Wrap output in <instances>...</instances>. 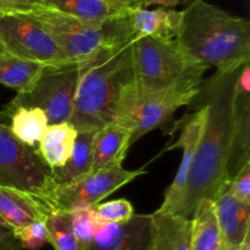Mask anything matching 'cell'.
Here are the masks:
<instances>
[{"instance_id":"obj_13","label":"cell","mask_w":250,"mask_h":250,"mask_svg":"<svg viewBox=\"0 0 250 250\" xmlns=\"http://www.w3.org/2000/svg\"><path fill=\"white\" fill-rule=\"evenodd\" d=\"M53 210L50 204L32 193L0 186V220L12 231L45 220Z\"/></svg>"},{"instance_id":"obj_31","label":"cell","mask_w":250,"mask_h":250,"mask_svg":"<svg viewBox=\"0 0 250 250\" xmlns=\"http://www.w3.org/2000/svg\"><path fill=\"white\" fill-rule=\"evenodd\" d=\"M234 90L237 94L249 95L250 93V66L249 63H246L243 67L239 70L238 75L236 77L234 82Z\"/></svg>"},{"instance_id":"obj_1","label":"cell","mask_w":250,"mask_h":250,"mask_svg":"<svg viewBox=\"0 0 250 250\" xmlns=\"http://www.w3.org/2000/svg\"><path fill=\"white\" fill-rule=\"evenodd\" d=\"M239 70L231 73L216 72L210 80L203 81L192 102L207 107V120L185 194L175 215L190 219L200 202H214L229 187V165L238 97L234 82Z\"/></svg>"},{"instance_id":"obj_22","label":"cell","mask_w":250,"mask_h":250,"mask_svg":"<svg viewBox=\"0 0 250 250\" xmlns=\"http://www.w3.org/2000/svg\"><path fill=\"white\" fill-rule=\"evenodd\" d=\"M250 161V99L249 95L238 94L234 120L233 138L229 165V181Z\"/></svg>"},{"instance_id":"obj_28","label":"cell","mask_w":250,"mask_h":250,"mask_svg":"<svg viewBox=\"0 0 250 250\" xmlns=\"http://www.w3.org/2000/svg\"><path fill=\"white\" fill-rule=\"evenodd\" d=\"M14 234L22 249L38 250L49 243L48 231H46L44 220L32 222L17 231H14Z\"/></svg>"},{"instance_id":"obj_17","label":"cell","mask_w":250,"mask_h":250,"mask_svg":"<svg viewBox=\"0 0 250 250\" xmlns=\"http://www.w3.org/2000/svg\"><path fill=\"white\" fill-rule=\"evenodd\" d=\"M128 21L134 39L141 37L173 39L180 27L181 10L136 7L128 11Z\"/></svg>"},{"instance_id":"obj_8","label":"cell","mask_w":250,"mask_h":250,"mask_svg":"<svg viewBox=\"0 0 250 250\" xmlns=\"http://www.w3.org/2000/svg\"><path fill=\"white\" fill-rule=\"evenodd\" d=\"M0 186L32 193L50 204L56 185L37 149L19 141L0 120Z\"/></svg>"},{"instance_id":"obj_30","label":"cell","mask_w":250,"mask_h":250,"mask_svg":"<svg viewBox=\"0 0 250 250\" xmlns=\"http://www.w3.org/2000/svg\"><path fill=\"white\" fill-rule=\"evenodd\" d=\"M0 250H22L14 231L0 222Z\"/></svg>"},{"instance_id":"obj_29","label":"cell","mask_w":250,"mask_h":250,"mask_svg":"<svg viewBox=\"0 0 250 250\" xmlns=\"http://www.w3.org/2000/svg\"><path fill=\"white\" fill-rule=\"evenodd\" d=\"M229 192L244 204L250 205V161L229 181Z\"/></svg>"},{"instance_id":"obj_19","label":"cell","mask_w":250,"mask_h":250,"mask_svg":"<svg viewBox=\"0 0 250 250\" xmlns=\"http://www.w3.org/2000/svg\"><path fill=\"white\" fill-rule=\"evenodd\" d=\"M190 250H226L214 202L203 200L193 212Z\"/></svg>"},{"instance_id":"obj_21","label":"cell","mask_w":250,"mask_h":250,"mask_svg":"<svg viewBox=\"0 0 250 250\" xmlns=\"http://www.w3.org/2000/svg\"><path fill=\"white\" fill-rule=\"evenodd\" d=\"M97 131H80L73 151L62 167L51 170V178L56 186H66L90 172L93 158V141Z\"/></svg>"},{"instance_id":"obj_7","label":"cell","mask_w":250,"mask_h":250,"mask_svg":"<svg viewBox=\"0 0 250 250\" xmlns=\"http://www.w3.org/2000/svg\"><path fill=\"white\" fill-rule=\"evenodd\" d=\"M93 60L45 65L34 84L27 92L16 94L0 115L20 106L39 107L45 112L49 125L68 122L80 81Z\"/></svg>"},{"instance_id":"obj_4","label":"cell","mask_w":250,"mask_h":250,"mask_svg":"<svg viewBox=\"0 0 250 250\" xmlns=\"http://www.w3.org/2000/svg\"><path fill=\"white\" fill-rule=\"evenodd\" d=\"M38 21L53 37L68 61H89L106 49L133 41L128 11L100 23H92L68 16L46 5L12 10Z\"/></svg>"},{"instance_id":"obj_24","label":"cell","mask_w":250,"mask_h":250,"mask_svg":"<svg viewBox=\"0 0 250 250\" xmlns=\"http://www.w3.org/2000/svg\"><path fill=\"white\" fill-rule=\"evenodd\" d=\"M45 5L68 16L92 23L105 22L120 15L115 14L105 0H45Z\"/></svg>"},{"instance_id":"obj_35","label":"cell","mask_w":250,"mask_h":250,"mask_svg":"<svg viewBox=\"0 0 250 250\" xmlns=\"http://www.w3.org/2000/svg\"><path fill=\"white\" fill-rule=\"evenodd\" d=\"M226 250H250V231L247 233V236L244 237L243 242L239 247H229L226 248Z\"/></svg>"},{"instance_id":"obj_5","label":"cell","mask_w":250,"mask_h":250,"mask_svg":"<svg viewBox=\"0 0 250 250\" xmlns=\"http://www.w3.org/2000/svg\"><path fill=\"white\" fill-rule=\"evenodd\" d=\"M134 82L149 89L202 84L208 68L188 56L175 38L141 37L132 42Z\"/></svg>"},{"instance_id":"obj_12","label":"cell","mask_w":250,"mask_h":250,"mask_svg":"<svg viewBox=\"0 0 250 250\" xmlns=\"http://www.w3.org/2000/svg\"><path fill=\"white\" fill-rule=\"evenodd\" d=\"M150 214H136L121 224L102 225L90 242L80 250H149Z\"/></svg>"},{"instance_id":"obj_36","label":"cell","mask_w":250,"mask_h":250,"mask_svg":"<svg viewBox=\"0 0 250 250\" xmlns=\"http://www.w3.org/2000/svg\"><path fill=\"white\" fill-rule=\"evenodd\" d=\"M5 54H11L9 51V49L6 48V45L4 44V42L0 38V55H5Z\"/></svg>"},{"instance_id":"obj_26","label":"cell","mask_w":250,"mask_h":250,"mask_svg":"<svg viewBox=\"0 0 250 250\" xmlns=\"http://www.w3.org/2000/svg\"><path fill=\"white\" fill-rule=\"evenodd\" d=\"M70 219L72 231L78 243V250L90 242L102 225L98 222L95 210L92 207L75 208L70 210Z\"/></svg>"},{"instance_id":"obj_34","label":"cell","mask_w":250,"mask_h":250,"mask_svg":"<svg viewBox=\"0 0 250 250\" xmlns=\"http://www.w3.org/2000/svg\"><path fill=\"white\" fill-rule=\"evenodd\" d=\"M106 2L115 14H121L136 7H141L139 0H106Z\"/></svg>"},{"instance_id":"obj_14","label":"cell","mask_w":250,"mask_h":250,"mask_svg":"<svg viewBox=\"0 0 250 250\" xmlns=\"http://www.w3.org/2000/svg\"><path fill=\"white\" fill-rule=\"evenodd\" d=\"M131 146L132 132L117 122H111L98 129L93 141L90 172L102 168L122 166Z\"/></svg>"},{"instance_id":"obj_38","label":"cell","mask_w":250,"mask_h":250,"mask_svg":"<svg viewBox=\"0 0 250 250\" xmlns=\"http://www.w3.org/2000/svg\"><path fill=\"white\" fill-rule=\"evenodd\" d=\"M105 1H106V0H105Z\"/></svg>"},{"instance_id":"obj_27","label":"cell","mask_w":250,"mask_h":250,"mask_svg":"<svg viewBox=\"0 0 250 250\" xmlns=\"http://www.w3.org/2000/svg\"><path fill=\"white\" fill-rule=\"evenodd\" d=\"M95 216L100 225L121 224L134 216V208L129 200L125 198L100 203L94 208Z\"/></svg>"},{"instance_id":"obj_3","label":"cell","mask_w":250,"mask_h":250,"mask_svg":"<svg viewBox=\"0 0 250 250\" xmlns=\"http://www.w3.org/2000/svg\"><path fill=\"white\" fill-rule=\"evenodd\" d=\"M132 42L102 51L83 73L68 120L77 132L98 131L114 122L121 90L134 80Z\"/></svg>"},{"instance_id":"obj_16","label":"cell","mask_w":250,"mask_h":250,"mask_svg":"<svg viewBox=\"0 0 250 250\" xmlns=\"http://www.w3.org/2000/svg\"><path fill=\"white\" fill-rule=\"evenodd\" d=\"M190 219L156 210L150 214L149 250H190Z\"/></svg>"},{"instance_id":"obj_37","label":"cell","mask_w":250,"mask_h":250,"mask_svg":"<svg viewBox=\"0 0 250 250\" xmlns=\"http://www.w3.org/2000/svg\"><path fill=\"white\" fill-rule=\"evenodd\" d=\"M0 222H1V224H4V222H2V221H1V220H0ZM4 225H5V224H4Z\"/></svg>"},{"instance_id":"obj_23","label":"cell","mask_w":250,"mask_h":250,"mask_svg":"<svg viewBox=\"0 0 250 250\" xmlns=\"http://www.w3.org/2000/svg\"><path fill=\"white\" fill-rule=\"evenodd\" d=\"M45 63L12 54L0 55V84L24 93L34 84Z\"/></svg>"},{"instance_id":"obj_32","label":"cell","mask_w":250,"mask_h":250,"mask_svg":"<svg viewBox=\"0 0 250 250\" xmlns=\"http://www.w3.org/2000/svg\"><path fill=\"white\" fill-rule=\"evenodd\" d=\"M194 0H139L141 7H148L151 5H158L165 9H175L177 6H187Z\"/></svg>"},{"instance_id":"obj_10","label":"cell","mask_w":250,"mask_h":250,"mask_svg":"<svg viewBox=\"0 0 250 250\" xmlns=\"http://www.w3.org/2000/svg\"><path fill=\"white\" fill-rule=\"evenodd\" d=\"M146 173V170L143 167L126 170L122 166L89 172L70 185L56 186L50 205L54 210L63 211L82 207L95 208L110 194Z\"/></svg>"},{"instance_id":"obj_9","label":"cell","mask_w":250,"mask_h":250,"mask_svg":"<svg viewBox=\"0 0 250 250\" xmlns=\"http://www.w3.org/2000/svg\"><path fill=\"white\" fill-rule=\"evenodd\" d=\"M0 38L12 55L45 65L68 61L45 28L22 12L0 9Z\"/></svg>"},{"instance_id":"obj_11","label":"cell","mask_w":250,"mask_h":250,"mask_svg":"<svg viewBox=\"0 0 250 250\" xmlns=\"http://www.w3.org/2000/svg\"><path fill=\"white\" fill-rule=\"evenodd\" d=\"M190 106L193 107V112L190 115H186L183 119V126L181 127V134L177 142L163 150V153H165L173 149H182V159H181L180 166H178L172 183L166 189L163 204L158 209V211L160 212H167V214L177 212L181 200L185 194L193 163H194L198 144H199L200 137L204 129L205 120H207V107L198 103H192Z\"/></svg>"},{"instance_id":"obj_15","label":"cell","mask_w":250,"mask_h":250,"mask_svg":"<svg viewBox=\"0 0 250 250\" xmlns=\"http://www.w3.org/2000/svg\"><path fill=\"white\" fill-rule=\"evenodd\" d=\"M214 207L225 248L239 247L250 231V205L233 197L227 187L214 200Z\"/></svg>"},{"instance_id":"obj_25","label":"cell","mask_w":250,"mask_h":250,"mask_svg":"<svg viewBox=\"0 0 250 250\" xmlns=\"http://www.w3.org/2000/svg\"><path fill=\"white\" fill-rule=\"evenodd\" d=\"M49 243L55 250H78V243L71 226L70 212L53 210L44 220Z\"/></svg>"},{"instance_id":"obj_20","label":"cell","mask_w":250,"mask_h":250,"mask_svg":"<svg viewBox=\"0 0 250 250\" xmlns=\"http://www.w3.org/2000/svg\"><path fill=\"white\" fill-rule=\"evenodd\" d=\"M2 119L10 120V131L21 143L34 149L49 126L45 112L39 107H16L0 115V120Z\"/></svg>"},{"instance_id":"obj_6","label":"cell","mask_w":250,"mask_h":250,"mask_svg":"<svg viewBox=\"0 0 250 250\" xmlns=\"http://www.w3.org/2000/svg\"><path fill=\"white\" fill-rule=\"evenodd\" d=\"M200 84H180L164 89H149L134 80L121 90L114 122L132 132V146L154 129L161 128L180 107L192 104Z\"/></svg>"},{"instance_id":"obj_33","label":"cell","mask_w":250,"mask_h":250,"mask_svg":"<svg viewBox=\"0 0 250 250\" xmlns=\"http://www.w3.org/2000/svg\"><path fill=\"white\" fill-rule=\"evenodd\" d=\"M36 5H45V0H0L1 10H17Z\"/></svg>"},{"instance_id":"obj_2","label":"cell","mask_w":250,"mask_h":250,"mask_svg":"<svg viewBox=\"0 0 250 250\" xmlns=\"http://www.w3.org/2000/svg\"><path fill=\"white\" fill-rule=\"evenodd\" d=\"M176 41L188 56L217 73H231L249 63L250 22L205 0L181 10Z\"/></svg>"},{"instance_id":"obj_18","label":"cell","mask_w":250,"mask_h":250,"mask_svg":"<svg viewBox=\"0 0 250 250\" xmlns=\"http://www.w3.org/2000/svg\"><path fill=\"white\" fill-rule=\"evenodd\" d=\"M77 129L70 122L49 125L42 137L37 153L50 170L62 167L73 151Z\"/></svg>"}]
</instances>
